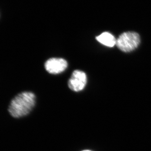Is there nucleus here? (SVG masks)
<instances>
[{
    "mask_svg": "<svg viewBox=\"0 0 151 151\" xmlns=\"http://www.w3.org/2000/svg\"><path fill=\"white\" fill-rule=\"evenodd\" d=\"M35 97L31 92H23L12 99L9 111L13 117L19 118L29 113L35 105Z\"/></svg>",
    "mask_w": 151,
    "mask_h": 151,
    "instance_id": "1",
    "label": "nucleus"
},
{
    "mask_svg": "<svg viewBox=\"0 0 151 151\" xmlns=\"http://www.w3.org/2000/svg\"><path fill=\"white\" fill-rule=\"evenodd\" d=\"M86 83L87 77L86 73L80 70H75L69 80L68 86L72 90L78 92L83 89Z\"/></svg>",
    "mask_w": 151,
    "mask_h": 151,
    "instance_id": "3",
    "label": "nucleus"
},
{
    "mask_svg": "<svg viewBox=\"0 0 151 151\" xmlns=\"http://www.w3.org/2000/svg\"><path fill=\"white\" fill-rule=\"evenodd\" d=\"M140 37L137 33L128 32L121 34L116 40V46L124 52H130L138 47Z\"/></svg>",
    "mask_w": 151,
    "mask_h": 151,
    "instance_id": "2",
    "label": "nucleus"
},
{
    "mask_svg": "<svg viewBox=\"0 0 151 151\" xmlns=\"http://www.w3.org/2000/svg\"><path fill=\"white\" fill-rule=\"evenodd\" d=\"M90 151V150H84V151Z\"/></svg>",
    "mask_w": 151,
    "mask_h": 151,
    "instance_id": "6",
    "label": "nucleus"
},
{
    "mask_svg": "<svg viewBox=\"0 0 151 151\" xmlns=\"http://www.w3.org/2000/svg\"><path fill=\"white\" fill-rule=\"evenodd\" d=\"M67 61L61 58H52L45 64L46 70L52 74H58L64 71L67 67Z\"/></svg>",
    "mask_w": 151,
    "mask_h": 151,
    "instance_id": "4",
    "label": "nucleus"
},
{
    "mask_svg": "<svg viewBox=\"0 0 151 151\" xmlns=\"http://www.w3.org/2000/svg\"><path fill=\"white\" fill-rule=\"evenodd\" d=\"M96 39L100 43L109 47H112L116 45L117 40L112 34L108 32L102 33L100 35L97 37Z\"/></svg>",
    "mask_w": 151,
    "mask_h": 151,
    "instance_id": "5",
    "label": "nucleus"
}]
</instances>
